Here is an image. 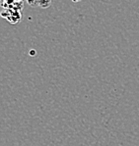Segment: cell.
Returning a JSON list of instances; mask_svg holds the SVG:
<instances>
[{"mask_svg": "<svg viewBox=\"0 0 139 146\" xmlns=\"http://www.w3.org/2000/svg\"><path fill=\"white\" fill-rule=\"evenodd\" d=\"M50 4H51V2L50 1H46V2H44V1H40L39 2V4L38 5L39 6H41L42 8H48V6H50Z\"/></svg>", "mask_w": 139, "mask_h": 146, "instance_id": "cell-1", "label": "cell"}, {"mask_svg": "<svg viewBox=\"0 0 139 146\" xmlns=\"http://www.w3.org/2000/svg\"><path fill=\"white\" fill-rule=\"evenodd\" d=\"M30 54H31V55H32V54H35V51H31ZM32 56H33V55H32Z\"/></svg>", "mask_w": 139, "mask_h": 146, "instance_id": "cell-2", "label": "cell"}]
</instances>
